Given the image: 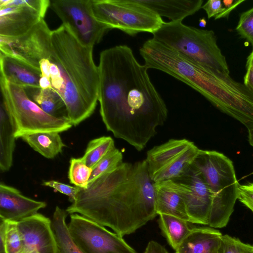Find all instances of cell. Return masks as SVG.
Returning a JSON list of instances; mask_svg holds the SVG:
<instances>
[{
    "instance_id": "6da1fadb",
    "label": "cell",
    "mask_w": 253,
    "mask_h": 253,
    "mask_svg": "<svg viewBox=\"0 0 253 253\" xmlns=\"http://www.w3.org/2000/svg\"><path fill=\"white\" fill-rule=\"evenodd\" d=\"M98 69L100 114L107 130L142 150L168 115L148 68L129 46L119 45L100 53Z\"/></svg>"
},
{
    "instance_id": "7a4b0ae2",
    "label": "cell",
    "mask_w": 253,
    "mask_h": 253,
    "mask_svg": "<svg viewBox=\"0 0 253 253\" xmlns=\"http://www.w3.org/2000/svg\"><path fill=\"white\" fill-rule=\"evenodd\" d=\"M66 211L109 227L121 237L134 232L157 215L154 183L146 160L122 162L81 189Z\"/></svg>"
},
{
    "instance_id": "3957f363",
    "label": "cell",
    "mask_w": 253,
    "mask_h": 253,
    "mask_svg": "<svg viewBox=\"0 0 253 253\" xmlns=\"http://www.w3.org/2000/svg\"><path fill=\"white\" fill-rule=\"evenodd\" d=\"M92 50L62 24L51 32L50 56L40 63V88H51L60 95L72 126L89 117L98 101L99 76Z\"/></svg>"
},
{
    "instance_id": "277c9868",
    "label": "cell",
    "mask_w": 253,
    "mask_h": 253,
    "mask_svg": "<svg viewBox=\"0 0 253 253\" xmlns=\"http://www.w3.org/2000/svg\"><path fill=\"white\" fill-rule=\"evenodd\" d=\"M192 165L212 194L208 225L214 228L226 226L238 199L239 186L232 162L220 152L200 149Z\"/></svg>"
},
{
    "instance_id": "5b68a950",
    "label": "cell",
    "mask_w": 253,
    "mask_h": 253,
    "mask_svg": "<svg viewBox=\"0 0 253 253\" xmlns=\"http://www.w3.org/2000/svg\"><path fill=\"white\" fill-rule=\"evenodd\" d=\"M154 40L205 67L229 74L225 57L212 30L187 26L181 21L164 22Z\"/></svg>"
},
{
    "instance_id": "8992f818",
    "label": "cell",
    "mask_w": 253,
    "mask_h": 253,
    "mask_svg": "<svg viewBox=\"0 0 253 253\" xmlns=\"http://www.w3.org/2000/svg\"><path fill=\"white\" fill-rule=\"evenodd\" d=\"M1 101L13 124L14 136L38 132H62L72 125L67 118L51 116L33 101L25 89L0 78Z\"/></svg>"
},
{
    "instance_id": "52a82bcc",
    "label": "cell",
    "mask_w": 253,
    "mask_h": 253,
    "mask_svg": "<svg viewBox=\"0 0 253 253\" xmlns=\"http://www.w3.org/2000/svg\"><path fill=\"white\" fill-rule=\"evenodd\" d=\"M93 15L110 30L117 29L133 36L154 33L164 21L162 18L137 0H91Z\"/></svg>"
},
{
    "instance_id": "ba28073f",
    "label": "cell",
    "mask_w": 253,
    "mask_h": 253,
    "mask_svg": "<svg viewBox=\"0 0 253 253\" xmlns=\"http://www.w3.org/2000/svg\"><path fill=\"white\" fill-rule=\"evenodd\" d=\"M200 149L186 139H170L147 153L149 176L154 183L174 179L192 165Z\"/></svg>"
},
{
    "instance_id": "9c48e42d",
    "label": "cell",
    "mask_w": 253,
    "mask_h": 253,
    "mask_svg": "<svg viewBox=\"0 0 253 253\" xmlns=\"http://www.w3.org/2000/svg\"><path fill=\"white\" fill-rule=\"evenodd\" d=\"M50 6L76 38L93 47L110 29L94 17L91 0H51Z\"/></svg>"
},
{
    "instance_id": "30bf717a",
    "label": "cell",
    "mask_w": 253,
    "mask_h": 253,
    "mask_svg": "<svg viewBox=\"0 0 253 253\" xmlns=\"http://www.w3.org/2000/svg\"><path fill=\"white\" fill-rule=\"evenodd\" d=\"M70 234L84 253H137L120 236L78 213L70 214Z\"/></svg>"
},
{
    "instance_id": "8fae6325",
    "label": "cell",
    "mask_w": 253,
    "mask_h": 253,
    "mask_svg": "<svg viewBox=\"0 0 253 253\" xmlns=\"http://www.w3.org/2000/svg\"><path fill=\"white\" fill-rule=\"evenodd\" d=\"M51 32L42 19L21 36H0V54L17 59L40 71V62L50 56Z\"/></svg>"
},
{
    "instance_id": "7c38bea8",
    "label": "cell",
    "mask_w": 253,
    "mask_h": 253,
    "mask_svg": "<svg viewBox=\"0 0 253 253\" xmlns=\"http://www.w3.org/2000/svg\"><path fill=\"white\" fill-rule=\"evenodd\" d=\"M49 0H0V36L17 37L37 25L50 6Z\"/></svg>"
},
{
    "instance_id": "4fadbf2b",
    "label": "cell",
    "mask_w": 253,
    "mask_h": 253,
    "mask_svg": "<svg viewBox=\"0 0 253 253\" xmlns=\"http://www.w3.org/2000/svg\"><path fill=\"white\" fill-rule=\"evenodd\" d=\"M173 180L182 193L190 222L208 225L212 194L200 172L192 165L182 175Z\"/></svg>"
},
{
    "instance_id": "5bb4252c",
    "label": "cell",
    "mask_w": 253,
    "mask_h": 253,
    "mask_svg": "<svg viewBox=\"0 0 253 253\" xmlns=\"http://www.w3.org/2000/svg\"><path fill=\"white\" fill-rule=\"evenodd\" d=\"M24 253H58L52 220L37 213L18 222Z\"/></svg>"
},
{
    "instance_id": "9a60e30c",
    "label": "cell",
    "mask_w": 253,
    "mask_h": 253,
    "mask_svg": "<svg viewBox=\"0 0 253 253\" xmlns=\"http://www.w3.org/2000/svg\"><path fill=\"white\" fill-rule=\"evenodd\" d=\"M46 203L25 196L17 189L0 184V218L18 222L37 214Z\"/></svg>"
},
{
    "instance_id": "2e32d148",
    "label": "cell",
    "mask_w": 253,
    "mask_h": 253,
    "mask_svg": "<svg viewBox=\"0 0 253 253\" xmlns=\"http://www.w3.org/2000/svg\"><path fill=\"white\" fill-rule=\"evenodd\" d=\"M154 189L157 214L170 215L190 222L182 193L173 179L154 183Z\"/></svg>"
},
{
    "instance_id": "e0dca14e",
    "label": "cell",
    "mask_w": 253,
    "mask_h": 253,
    "mask_svg": "<svg viewBox=\"0 0 253 253\" xmlns=\"http://www.w3.org/2000/svg\"><path fill=\"white\" fill-rule=\"evenodd\" d=\"M0 78L24 89L40 88L41 71L15 58L0 54Z\"/></svg>"
},
{
    "instance_id": "ac0fdd59",
    "label": "cell",
    "mask_w": 253,
    "mask_h": 253,
    "mask_svg": "<svg viewBox=\"0 0 253 253\" xmlns=\"http://www.w3.org/2000/svg\"><path fill=\"white\" fill-rule=\"evenodd\" d=\"M222 236L211 227L191 228L175 253H219Z\"/></svg>"
},
{
    "instance_id": "d6986e66",
    "label": "cell",
    "mask_w": 253,
    "mask_h": 253,
    "mask_svg": "<svg viewBox=\"0 0 253 253\" xmlns=\"http://www.w3.org/2000/svg\"><path fill=\"white\" fill-rule=\"evenodd\" d=\"M160 17L181 21L202 8L203 0H137Z\"/></svg>"
},
{
    "instance_id": "ffe728a7",
    "label": "cell",
    "mask_w": 253,
    "mask_h": 253,
    "mask_svg": "<svg viewBox=\"0 0 253 253\" xmlns=\"http://www.w3.org/2000/svg\"><path fill=\"white\" fill-rule=\"evenodd\" d=\"M16 137L13 124L2 103L0 106V169L9 170L13 163Z\"/></svg>"
},
{
    "instance_id": "44dd1931",
    "label": "cell",
    "mask_w": 253,
    "mask_h": 253,
    "mask_svg": "<svg viewBox=\"0 0 253 253\" xmlns=\"http://www.w3.org/2000/svg\"><path fill=\"white\" fill-rule=\"evenodd\" d=\"M21 138L33 149L47 159H53L65 146L59 133L38 132L22 136Z\"/></svg>"
},
{
    "instance_id": "7402d4cb",
    "label": "cell",
    "mask_w": 253,
    "mask_h": 253,
    "mask_svg": "<svg viewBox=\"0 0 253 253\" xmlns=\"http://www.w3.org/2000/svg\"><path fill=\"white\" fill-rule=\"evenodd\" d=\"M28 96L47 114L58 118H67L65 103L60 95L51 88H27ZM68 119V118H67Z\"/></svg>"
},
{
    "instance_id": "603a6c76",
    "label": "cell",
    "mask_w": 253,
    "mask_h": 253,
    "mask_svg": "<svg viewBox=\"0 0 253 253\" xmlns=\"http://www.w3.org/2000/svg\"><path fill=\"white\" fill-rule=\"evenodd\" d=\"M66 210L56 206L54 211L52 225L56 237L58 253H84L72 239L66 219Z\"/></svg>"
},
{
    "instance_id": "cb8c5ba5",
    "label": "cell",
    "mask_w": 253,
    "mask_h": 253,
    "mask_svg": "<svg viewBox=\"0 0 253 253\" xmlns=\"http://www.w3.org/2000/svg\"><path fill=\"white\" fill-rule=\"evenodd\" d=\"M159 215L160 227L170 246L176 250L191 229L188 222L170 215Z\"/></svg>"
},
{
    "instance_id": "d4e9b609",
    "label": "cell",
    "mask_w": 253,
    "mask_h": 253,
    "mask_svg": "<svg viewBox=\"0 0 253 253\" xmlns=\"http://www.w3.org/2000/svg\"><path fill=\"white\" fill-rule=\"evenodd\" d=\"M110 136H101L90 140L82 157L86 165L93 169L108 153L115 148Z\"/></svg>"
},
{
    "instance_id": "484cf974",
    "label": "cell",
    "mask_w": 253,
    "mask_h": 253,
    "mask_svg": "<svg viewBox=\"0 0 253 253\" xmlns=\"http://www.w3.org/2000/svg\"><path fill=\"white\" fill-rule=\"evenodd\" d=\"M92 169L88 167L83 159L72 158L70 161L68 178L70 182L81 189H86Z\"/></svg>"
},
{
    "instance_id": "4316f807",
    "label": "cell",
    "mask_w": 253,
    "mask_h": 253,
    "mask_svg": "<svg viewBox=\"0 0 253 253\" xmlns=\"http://www.w3.org/2000/svg\"><path fill=\"white\" fill-rule=\"evenodd\" d=\"M123 154L115 148L108 153L92 169L88 184L111 171L123 162Z\"/></svg>"
},
{
    "instance_id": "83f0119b",
    "label": "cell",
    "mask_w": 253,
    "mask_h": 253,
    "mask_svg": "<svg viewBox=\"0 0 253 253\" xmlns=\"http://www.w3.org/2000/svg\"><path fill=\"white\" fill-rule=\"evenodd\" d=\"M6 253H24L23 240L18 227V222L6 221Z\"/></svg>"
},
{
    "instance_id": "f1b7e54d",
    "label": "cell",
    "mask_w": 253,
    "mask_h": 253,
    "mask_svg": "<svg viewBox=\"0 0 253 253\" xmlns=\"http://www.w3.org/2000/svg\"><path fill=\"white\" fill-rule=\"evenodd\" d=\"M219 253H253V246L226 234L222 236Z\"/></svg>"
},
{
    "instance_id": "f546056e",
    "label": "cell",
    "mask_w": 253,
    "mask_h": 253,
    "mask_svg": "<svg viewBox=\"0 0 253 253\" xmlns=\"http://www.w3.org/2000/svg\"><path fill=\"white\" fill-rule=\"evenodd\" d=\"M236 30L253 47V7L241 14Z\"/></svg>"
},
{
    "instance_id": "4dcf8cb0",
    "label": "cell",
    "mask_w": 253,
    "mask_h": 253,
    "mask_svg": "<svg viewBox=\"0 0 253 253\" xmlns=\"http://www.w3.org/2000/svg\"><path fill=\"white\" fill-rule=\"evenodd\" d=\"M42 185L53 188L57 191L69 197L70 201L73 203L81 188L72 186L65 183L54 180L44 181Z\"/></svg>"
},
{
    "instance_id": "1f68e13d",
    "label": "cell",
    "mask_w": 253,
    "mask_h": 253,
    "mask_svg": "<svg viewBox=\"0 0 253 253\" xmlns=\"http://www.w3.org/2000/svg\"><path fill=\"white\" fill-rule=\"evenodd\" d=\"M202 8L206 11L209 19L225 17V8L221 0H209L202 5Z\"/></svg>"
},
{
    "instance_id": "d6a6232c",
    "label": "cell",
    "mask_w": 253,
    "mask_h": 253,
    "mask_svg": "<svg viewBox=\"0 0 253 253\" xmlns=\"http://www.w3.org/2000/svg\"><path fill=\"white\" fill-rule=\"evenodd\" d=\"M238 199L253 212V182L239 185Z\"/></svg>"
},
{
    "instance_id": "836d02e7",
    "label": "cell",
    "mask_w": 253,
    "mask_h": 253,
    "mask_svg": "<svg viewBox=\"0 0 253 253\" xmlns=\"http://www.w3.org/2000/svg\"><path fill=\"white\" fill-rule=\"evenodd\" d=\"M6 221L0 218V253L6 252Z\"/></svg>"
},
{
    "instance_id": "e575fe53",
    "label": "cell",
    "mask_w": 253,
    "mask_h": 253,
    "mask_svg": "<svg viewBox=\"0 0 253 253\" xmlns=\"http://www.w3.org/2000/svg\"><path fill=\"white\" fill-rule=\"evenodd\" d=\"M144 253H169V252L159 243L151 241L148 244Z\"/></svg>"
},
{
    "instance_id": "d590c367",
    "label": "cell",
    "mask_w": 253,
    "mask_h": 253,
    "mask_svg": "<svg viewBox=\"0 0 253 253\" xmlns=\"http://www.w3.org/2000/svg\"><path fill=\"white\" fill-rule=\"evenodd\" d=\"M247 72L244 78V84L253 93V66L246 67Z\"/></svg>"
},
{
    "instance_id": "8d00e7d4",
    "label": "cell",
    "mask_w": 253,
    "mask_h": 253,
    "mask_svg": "<svg viewBox=\"0 0 253 253\" xmlns=\"http://www.w3.org/2000/svg\"><path fill=\"white\" fill-rule=\"evenodd\" d=\"M248 139L250 145L253 147V127L248 129Z\"/></svg>"
},
{
    "instance_id": "74e56055",
    "label": "cell",
    "mask_w": 253,
    "mask_h": 253,
    "mask_svg": "<svg viewBox=\"0 0 253 253\" xmlns=\"http://www.w3.org/2000/svg\"><path fill=\"white\" fill-rule=\"evenodd\" d=\"M250 66H253V50L248 56L246 62V67Z\"/></svg>"
},
{
    "instance_id": "f35d334b",
    "label": "cell",
    "mask_w": 253,
    "mask_h": 253,
    "mask_svg": "<svg viewBox=\"0 0 253 253\" xmlns=\"http://www.w3.org/2000/svg\"><path fill=\"white\" fill-rule=\"evenodd\" d=\"M206 21L205 18L200 19L199 20V25L201 27H205L206 25Z\"/></svg>"
}]
</instances>
